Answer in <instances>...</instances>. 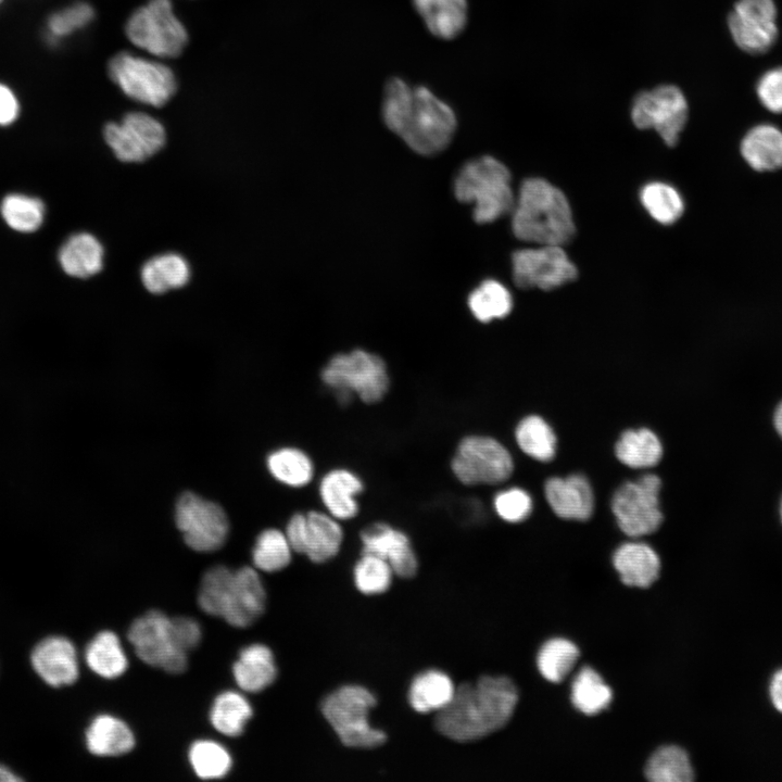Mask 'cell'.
<instances>
[{
  "label": "cell",
  "instance_id": "1",
  "mask_svg": "<svg viewBox=\"0 0 782 782\" xmlns=\"http://www.w3.org/2000/svg\"><path fill=\"white\" fill-rule=\"evenodd\" d=\"M382 117L387 127L422 155L443 151L456 129L453 110L425 86H411L399 77L383 89Z\"/></svg>",
  "mask_w": 782,
  "mask_h": 782
},
{
  "label": "cell",
  "instance_id": "2",
  "mask_svg": "<svg viewBox=\"0 0 782 782\" xmlns=\"http://www.w3.org/2000/svg\"><path fill=\"white\" fill-rule=\"evenodd\" d=\"M518 691L504 676H484L455 689L451 702L437 712L434 726L450 740L472 742L503 728L512 718Z\"/></svg>",
  "mask_w": 782,
  "mask_h": 782
},
{
  "label": "cell",
  "instance_id": "3",
  "mask_svg": "<svg viewBox=\"0 0 782 782\" xmlns=\"http://www.w3.org/2000/svg\"><path fill=\"white\" fill-rule=\"evenodd\" d=\"M512 213L514 235L522 241L563 247L576 231L566 195L543 178L522 181Z\"/></svg>",
  "mask_w": 782,
  "mask_h": 782
},
{
  "label": "cell",
  "instance_id": "4",
  "mask_svg": "<svg viewBox=\"0 0 782 782\" xmlns=\"http://www.w3.org/2000/svg\"><path fill=\"white\" fill-rule=\"evenodd\" d=\"M198 604L207 615L223 618L232 627L247 628L264 613L266 592L255 569L247 566L234 571L215 566L202 578Z\"/></svg>",
  "mask_w": 782,
  "mask_h": 782
},
{
  "label": "cell",
  "instance_id": "5",
  "mask_svg": "<svg viewBox=\"0 0 782 782\" xmlns=\"http://www.w3.org/2000/svg\"><path fill=\"white\" fill-rule=\"evenodd\" d=\"M454 192L458 201L474 204V218L480 224L512 212L516 200L508 168L489 155L471 160L461 168Z\"/></svg>",
  "mask_w": 782,
  "mask_h": 782
},
{
  "label": "cell",
  "instance_id": "6",
  "mask_svg": "<svg viewBox=\"0 0 782 782\" xmlns=\"http://www.w3.org/2000/svg\"><path fill=\"white\" fill-rule=\"evenodd\" d=\"M377 704L375 695L361 685H344L321 703V712L341 743L353 748H375L387 741L383 731L369 724V710Z\"/></svg>",
  "mask_w": 782,
  "mask_h": 782
},
{
  "label": "cell",
  "instance_id": "7",
  "mask_svg": "<svg viewBox=\"0 0 782 782\" xmlns=\"http://www.w3.org/2000/svg\"><path fill=\"white\" fill-rule=\"evenodd\" d=\"M321 379L346 402L355 393L367 404L382 400L389 389V375L383 360L364 350L333 356L321 370Z\"/></svg>",
  "mask_w": 782,
  "mask_h": 782
},
{
  "label": "cell",
  "instance_id": "8",
  "mask_svg": "<svg viewBox=\"0 0 782 782\" xmlns=\"http://www.w3.org/2000/svg\"><path fill=\"white\" fill-rule=\"evenodd\" d=\"M125 30L133 45L160 59L179 55L188 42L171 0H150L129 16Z\"/></svg>",
  "mask_w": 782,
  "mask_h": 782
},
{
  "label": "cell",
  "instance_id": "9",
  "mask_svg": "<svg viewBox=\"0 0 782 782\" xmlns=\"http://www.w3.org/2000/svg\"><path fill=\"white\" fill-rule=\"evenodd\" d=\"M109 74L128 98L155 108L166 104L177 88L171 67L128 52L113 56Z\"/></svg>",
  "mask_w": 782,
  "mask_h": 782
},
{
  "label": "cell",
  "instance_id": "10",
  "mask_svg": "<svg viewBox=\"0 0 782 782\" xmlns=\"http://www.w3.org/2000/svg\"><path fill=\"white\" fill-rule=\"evenodd\" d=\"M689 108L682 90L659 85L639 92L631 105V119L640 129H654L668 147L678 143L688 121Z\"/></svg>",
  "mask_w": 782,
  "mask_h": 782
},
{
  "label": "cell",
  "instance_id": "11",
  "mask_svg": "<svg viewBox=\"0 0 782 782\" xmlns=\"http://www.w3.org/2000/svg\"><path fill=\"white\" fill-rule=\"evenodd\" d=\"M127 639L144 664L175 674L187 669V653L175 641L172 618L162 611L151 610L134 620Z\"/></svg>",
  "mask_w": 782,
  "mask_h": 782
},
{
  "label": "cell",
  "instance_id": "12",
  "mask_svg": "<svg viewBox=\"0 0 782 782\" xmlns=\"http://www.w3.org/2000/svg\"><path fill=\"white\" fill-rule=\"evenodd\" d=\"M514 469L507 449L485 436H469L457 445L452 470L464 484H496L507 480Z\"/></svg>",
  "mask_w": 782,
  "mask_h": 782
},
{
  "label": "cell",
  "instance_id": "13",
  "mask_svg": "<svg viewBox=\"0 0 782 782\" xmlns=\"http://www.w3.org/2000/svg\"><path fill=\"white\" fill-rule=\"evenodd\" d=\"M660 485L658 476L646 474L618 488L611 500V510L623 533L638 538L658 529L663 521Z\"/></svg>",
  "mask_w": 782,
  "mask_h": 782
},
{
  "label": "cell",
  "instance_id": "14",
  "mask_svg": "<svg viewBox=\"0 0 782 782\" xmlns=\"http://www.w3.org/2000/svg\"><path fill=\"white\" fill-rule=\"evenodd\" d=\"M175 518L186 544L197 552L216 551L227 539L229 525L225 510L192 492L180 495Z\"/></svg>",
  "mask_w": 782,
  "mask_h": 782
},
{
  "label": "cell",
  "instance_id": "15",
  "mask_svg": "<svg viewBox=\"0 0 782 782\" xmlns=\"http://www.w3.org/2000/svg\"><path fill=\"white\" fill-rule=\"evenodd\" d=\"M104 139L117 160L140 163L164 147L166 133L155 117L143 112H130L119 122L106 124Z\"/></svg>",
  "mask_w": 782,
  "mask_h": 782
},
{
  "label": "cell",
  "instance_id": "16",
  "mask_svg": "<svg viewBox=\"0 0 782 782\" xmlns=\"http://www.w3.org/2000/svg\"><path fill=\"white\" fill-rule=\"evenodd\" d=\"M578 272L562 245L522 249L513 254V277L521 289L551 290L573 281Z\"/></svg>",
  "mask_w": 782,
  "mask_h": 782
},
{
  "label": "cell",
  "instance_id": "17",
  "mask_svg": "<svg viewBox=\"0 0 782 782\" xmlns=\"http://www.w3.org/2000/svg\"><path fill=\"white\" fill-rule=\"evenodd\" d=\"M285 534L292 551L306 555L313 563H325L335 557L343 540L337 519L315 510L294 514Z\"/></svg>",
  "mask_w": 782,
  "mask_h": 782
},
{
  "label": "cell",
  "instance_id": "18",
  "mask_svg": "<svg viewBox=\"0 0 782 782\" xmlns=\"http://www.w3.org/2000/svg\"><path fill=\"white\" fill-rule=\"evenodd\" d=\"M773 0H739L728 17L736 46L752 54L767 52L778 36Z\"/></svg>",
  "mask_w": 782,
  "mask_h": 782
},
{
  "label": "cell",
  "instance_id": "19",
  "mask_svg": "<svg viewBox=\"0 0 782 782\" xmlns=\"http://www.w3.org/2000/svg\"><path fill=\"white\" fill-rule=\"evenodd\" d=\"M362 554H373L384 559L399 577L408 579L416 575L418 562L408 537L401 530L383 522H376L361 532Z\"/></svg>",
  "mask_w": 782,
  "mask_h": 782
},
{
  "label": "cell",
  "instance_id": "20",
  "mask_svg": "<svg viewBox=\"0 0 782 782\" xmlns=\"http://www.w3.org/2000/svg\"><path fill=\"white\" fill-rule=\"evenodd\" d=\"M30 661L37 674L51 686L70 685L79 674L76 648L63 636H49L39 642Z\"/></svg>",
  "mask_w": 782,
  "mask_h": 782
},
{
  "label": "cell",
  "instance_id": "21",
  "mask_svg": "<svg viewBox=\"0 0 782 782\" xmlns=\"http://www.w3.org/2000/svg\"><path fill=\"white\" fill-rule=\"evenodd\" d=\"M544 490L547 503L558 517L585 520L592 515L594 497L585 477H554L546 481Z\"/></svg>",
  "mask_w": 782,
  "mask_h": 782
},
{
  "label": "cell",
  "instance_id": "22",
  "mask_svg": "<svg viewBox=\"0 0 782 782\" xmlns=\"http://www.w3.org/2000/svg\"><path fill=\"white\" fill-rule=\"evenodd\" d=\"M363 489L362 480L354 472L338 468L323 477L319 494L329 515L337 520H348L358 513L356 495Z\"/></svg>",
  "mask_w": 782,
  "mask_h": 782
},
{
  "label": "cell",
  "instance_id": "23",
  "mask_svg": "<svg viewBox=\"0 0 782 782\" xmlns=\"http://www.w3.org/2000/svg\"><path fill=\"white\" fill-rule=\"evenodd\" d=\"M613 564L621 581L629 586H649L658 578L660 570L657 553L642 542L620 545L613 556Z\"/></svg>",
  "mask_w": 782,
  "mask_h": 782
},
{
  "label": "cell",
  "instance_id": "24",
  "mask_svg": "<svg viewBox=\"0 0 782 782\" xmlns=\"http://www.w3.org/2000/svg\"><path fill=\"white\" fill-rule=\"evenodd\" d=\"M232 674L242 691L257 693L265 690L277 678L273 652L263 644L244 647L232 666Z\"/></svg>",
  "mask_w": 782,
  "mask_h": 782
},
{
  "label": "cell",
  "instance_id": "25",
  "mask_svg": "<svg viewBox=\"0 0 782 782\" xmlns=\"http://www.w3.org/2000/svg\"><path fill=\"white\" fill-rule=\"evenodd\" d=\"M59 262L62 269L76 278H89L103 268L104 249L91 234L71 236L61 247Z\"/></svg>",
  "mask_w": 782,
  "mask_h": 782
},
{
  "label": "cell",
  "instance_id": "26",
  "mask_svg": "<svg viewBox=\"0 0 782 782\" xmlns=\"http://www.w3.org/2000/svg\"><path fill=\"white\" fill-rule=\"evenodd\" d=\"M741 154L757 172L782 168V131L767 124L753 127L741 142Z\"/></svg>",
  "mask_w": 782,
  "mask_h": 782
},
{
  "label": "cell",
  "instance_id": "27",
  "mask_svg": "<svg viewBox=\"0 0 782 782\" xmlns=\"http://www.w3.org/2000/svg\"><path fill=\"white\" fill-rule=\"evenodd\" d=\"M86 745L96 756H122L134 748L135 736L123 720L100 715L91 721L86 731Z\"/></svg>",
  "mask_w": 782,
  "mask_h": 782
},
{
  "label": "cell",
  "instance_id": "28",
  "mask_svg": "<svg viewBox=\"0 0 782 782\" xmlns=\"http://www.w3.org/2000/svg\"><path fill=\"white\" fill-rule=\"evenodd\" d=\"M429 31L441 39H453L467 23L466 0H413Z\"/></svg>",
  "mask_w": 782,
  "mask_h": 782
},
{
  "label": "cell",
  "instance_id": "29",
  "mask_svg": "<svg viewBox=\"0 0 782 782\" xmlns=\"http://www.w3.org/2000/svg\"><path fill=\"white\" fill-rule=\"evenodd\" d=\"M190 276L191 269L188 261L174 252L149 258L140 270L143 287L154 294L182 288L190 280Z\"/></svg>",
  "mask_w": 782,
  "mask_h": 782
},
{
  "label": "cell",
  "instance_id": "30",
  "mask_svg": "<svg viewBox=\"0 0 782 782\" xmlns=\"http://www.w3.org/2000/svg\"><path fill=\"white\" fill-rule=\"evenodd\" d=\"M455 689L447 674L438 670H428L413 680L408 701L417 712H438L451 702Z\"/></svg>",
  "mask_w": 782,
  "mask_h": 782
},
{
  "label": "cell",
  "instance_id": "31",
  "mask_svg": "<svg viewBox=\"0 0 782 782\" xmlns=\"http://www.w3.org/2000/svg\"><path fill=\"white\" fill-rule=\"evenodd\" d=\"M85 660L94 673L105 679L118 678L128 668L121 641L112 631H102L89 642Z\"/></svg>",
  "mask_w": 782,
  "mask_h": 782
},
{
  "label": "cell",
  "instance_id": "32",
  "mask_svg": "<svg viewBox=\"0 0 782 782\" xmlns=\"http://www.w3.org/2000/svg\"><path fill=\"white\" fill-rule=\"evenodd\" d=\"M617 458L631 468L655 466L661 458L663 447L657 436L646 428L625 431L616 443Z\"/></svg>",
  "mask_w": 782,
  "mask_h": 782
},
{
  "label": "cell",
  "instance_id": "33",
  "mask_svg": "<svg viewBox=\"0 0 782 782\" xmlns=\"http://www.w3.org/2000/svg\"><path fill=\"white\" fill-rule=\"evenodd\" d=\"M253 709L248 699L238 692L226 691L216 696L210 711V721L223 735L237 737L244 731Z\"/></svg>",
  "mask_w": 782,
  "mask_h": 782
},
{
  "label": "cell",
  "instance_id": "34",
  "mask_svg": "<svg viewBox=\"0 0 782 782\" xmlns=\"http://www.w3.org/2000/svg\"><path fill=\"white\" fill-rule=\"evenodd\" d=\"M613 698L610 688L592 668L583 667L571 684V702L581 712L593 716L608 707Z\"/></svg>",
  "mask_w": 782,
  "mask_h": 782
},
{
  "label": "cell",
  "instance_id": "35",
  "mask_svg": "<svg viewBox=\"0 0 782 782\" xmlns=\"http://www.w3.org/2000/svg\"><path fill=\"white\" fill-rule=\"evenodd\" d=\"M646 778L653 782H691L694 779L689 755L679 746H663L648 759Z\"/></svg>",
  "mask_w": 782,
  "mask_h": 782
},
{
  "label": "cell",
  "instance_id": "36",
  "mask_svg": "<svg viewBox=\"0 0 782 782\" xmlns=\"http://www.w3.org/2000/svg\"><path fill=\"white\" fill-rule=\"evenodd\" d=\"M515 437L521 451L537 461L548 462L555 455V433L539 416L524 418L516 428Z\"/></svg>",
  "mask_w": 782,
  "mask_h": 782
},
{
  "label": "cell",
  "instance_id": "37",
  "mask_svg": "<svg viewBox=\"0 0 782 782\" xmlns=\"http://www.w3.org/2000/svg\"><path fill=\"white\" fill-rule=\"evenodd\" d=\"M267 466L278 481L290 487H303L314 475L311 458L303 451L294 447H283L273 452L267 458Z\"/></svg>",
  "mask_w": 782,
  "mask_h": 782
},
{
  "label": "cell",
  "instance_id": "38",
  "mask_svg": "<svg viewBox=\"0 0 782 782\" xmlns=\"http://www.w3.org/2000/svg\"><path fill=\"white\" fill-rule=\"evenodd\" d=\"M468 305L474 316L488 323L494 318H503L513 307L509 291L496 280H485L469 295Z\"/></svg>",
  "mask_w": 782,
  "mask_h": 782
},
{
  "label": "cell",
  "instance_id": "39",
  "mask_svg": "<svg viewBox=\"0 0 782 782\" xmlns=\"http://www.w3.org/2000/svg\"><path fill=\"white\" fill-rule=\"evenodd\" d=\"M579 655L572 642L562 638L552 639L544 643L538 654V668L546 680L558 683L572 670Z\"/></svg>",
  "mask_w": 782,
  "mask_h": 782
},
{
  "label": "cell",
  "instance_id": "40",
  "mask_svg": "<svg viewBox=\"0 0 782 782\" xmlns=\"http://www.w3.org/2000/svg\"><path fill=\"white\" fill-rule=\"evenodd\" d=\"M640 199L649 215L664 225L677 222L684 211L680 193L665 182L645 185L640 192Z\"/></svg>",
  "mask_w": 782,
  "mask_h": 782
},
{
  "label": "cell",
  "instance_id": "41",
  "mask_svg": "<svg viewBox=\"0 0 782 782\" xmlns=\"http://www.w3.org/2000/svg\"><path fill=\"white\" fill-rule=\"evenodd\" d=\"M292 548L283 532L266 529L256 539L252 552L255 568L265 572H275L286 568L291 560Z\"/></svg>",
  "mask_w": 782,
  "mask_h": 782
},
{
  "label": "cell",
  "instance_id": "42",
  "mask_svg": "<svg viewBox=\"0 0 782 782\" xmlns=\"http://www.w3.org/2000/svg\"><path fill=\"white\" fill-rule=\"evenodd\" d=\"M188 757L194 773L203 780L220 779L229 772L232 766V759L227 749L209 740L194 742L190 746Z\"/></svg>",
  "mask_w": 782,
  "mask_h": 782
},
{
  "label": "cell",
  "instance_id": "43",
  "mask_svg": "<svg viewBox=\"0 0 782 782\" xmlns=\"http://www.w3.org/2000/svg\"><path fill=\"white\" fill-rule=\"evenodd\" d=\"M1 214L5 223L14 230L33 232L43 222L45 205L37 198L13 193L3 199Z\"/></svg>",
  "mask_w": 782,
  "mask_h": 782
},
{
  "label": "cell",
  "instance_id": "44",
  "mask_svg": "<svg viewBox=\"0 0 782 782\" xmlns=\"http://www.w3.org/2000/svg\"><path fill=\"white\" fill-rule=\"evenodd\" d=\"M393 573L384 559L373 554H362L353 571L356 588L367 595L386 592L391 585Z\"/></svg>",
  "mask_w": 782,
  "mask_h": 782
},
{
  "label": "cell",
  "instance_id": "45",
  "mask_svg": "<svg viewBox=\"0 0 782 782\" xmlns=\"http://www.w3.org/2000/svg\"><path fill=\"white\" fill-rule=\"evenodd\" d=\"M93 17V8L87 2H76L53 13L47 23V35L50 42H56L83 29Z\"/></svg>",
  "mask_w": 782,
  "mask_h": 782
},
{
  "label": "cell",
  "instance_id": "46",
  "mask_svg": "<svg viewBox=\"0 0 782 782\" xmlns=\"http://www.w3.org/2000/svg\"><path fill=\"white\" fill-rule=\"evenodd\" d=\"M493 504L496 514L508 522H518L526 519L532 508L530 495L519 488L499 492Z\"/></svg>",
  "mask_w": 782,
  "mask_h": 782
},
{
  "label": "cell",
  "instance_id": "47",
  "mask_svg": "<svg viewBox=\"0 0 782 782\" xmlns=\"http://www.w3.org/2000/svg\"><path fill=\"white\" fill-rule=\"evenodd\" d=\"M757 94L766 109L782 113V67L770 70L760 78Z\"/></svg>",
  "mask_w": 782,
  "mask_h": 782
},
{
  "label": "cell",
  "instance_id": "48",
  "mask_svg": "<svg viewBox=\"0 0 782 782\" xmlns=\"http://www.w3.org/2000/svg\"><path fill=\"white\" fill-rule=\"evenodd\" d=\"M172 629L176 643L186 653L194 649L201 642V627L192 618H172Z\"/></svg>",
  "mask_w": 782,
  "mask_h": 782
},
{
  "label": "cell",
  "instance_id": "49",
  "mask_svg": "<svg viewBox=\"0 0 782 782\" xmlns=\"http://www.w3.org/2000/svg\"><path fill=\"white\" fill-rule=\"evenodd\" d=\"M20 104L14 92L5 85L0 84V126H8L16 121Z\"/></svg>",
  "mask_w": 782,
  "mask_h": 782
},
{
  "label": "cell",
  "instance_id": "50",
  "mask_svg": "<svg viewBox=\"0 0 782 782\" xmlns=\"http://www.w3.org/2000/svg\"><path fill=\"white\" fill-rule=\"evenodd\" d=\"M769 698L774 709L782 714V668L777 670L770 679Z\"/></svg>",
  "mask_w": 782,
  "mask_h": 782
},
{
  "label": "cell",
  "instance_id": "51",
  "mask_svg": "<svg viewBox=\"0 0 782 782\" xmlns=\"http://www.w3.org/2000/svg\"><path fill=\"white\" fill-rule=\"evenodd\" d=\"M771 424L774 433L782 441V399L777 402L772 409Z\"/></svg>",
  "mask_w": 782,
  "mask_h": 782
},
{
  "label": "cell",
  "instance_id": "52",
  "mask_svg": "<svg viewBox=\"0 0 782 782\" xmlns=\"http://www.w3.org/2000/svg\"><path fill=\"white\" fill-rule=\"evenodd\" d=\"M21 779L14 774L9 768L0 765V782H16Z\"/></svg>",
  "mask_w": 782,
  "mask_h": 782
},
{
  "label": "cell",
  "instance_id": "53",
  "mask_svg": "<svg viewBox=\"0 0 782 782\" xmlns=\"http://www.w3.org/2000/svg\"><path fill=\"white\" fill-rule=\"evenodd\" d=\"M778 514H779L780 522L782 525V494L780 496L779 504H778Z\"/></svg>",
  "mask_w": 782,
  "mask_h": 782
},
{
  "label": "cell",
  "instance_id": "54",
  "mask_svg": "<svg viewBox=\"0 0 782 782\" xmlns=\"http://www.w3.org/2000/svg\"><path fill=\"white\" fill-rule=\"evenodd\" d=\"M1 1H2V0H0V2H1Z\"/></svg>",
  "mask_w": 782,
  "mask_h": 782
}]
</instances>
